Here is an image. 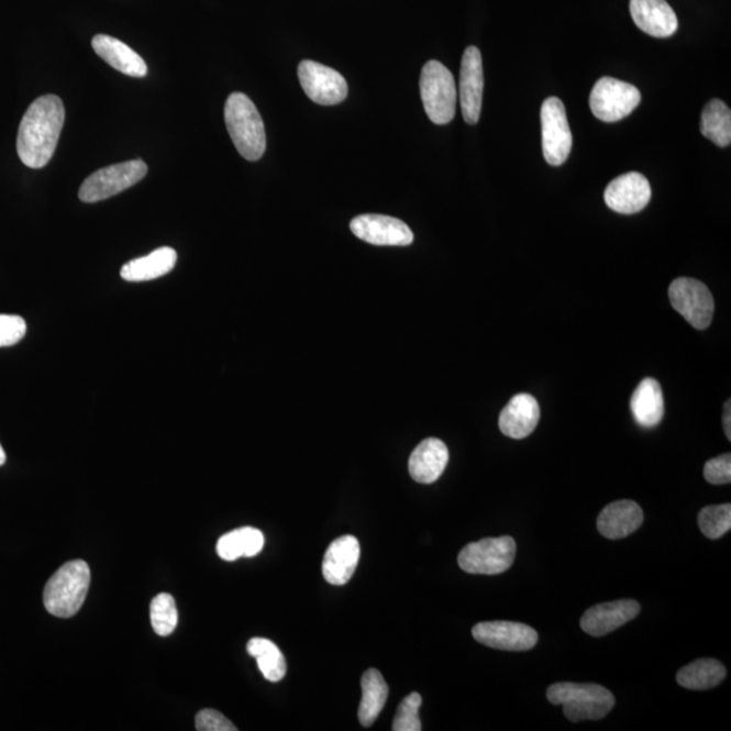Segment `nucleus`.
Wrapping results in <instances>:
<instances>
[{"instance_id": "nucleus-1", "label": "nucleus", "mask_w": 731, "mask_h": 731, "mask_svg": "<svg viewBox=\"0 0 731 731\" xmlns=\"http://www.w3.org/2000/svg\"><path fill=\"white\" fill-rule=\"evenodd\" d=\"M66 120V109L57 96L36 99L23 114L16 137V152L23 165L43 168L55 155L58 139Z\"/></svg>"}, {"instance_id": "nucleus-2", "label": "nucleus", "mask_w": 731, "mask_h": 731, "mask_svg": "<svg viewBox=\"0 0 731 731\" xmlns=\"http://www.w3.org/2000/svg\"><path fill=\"white\" fill-rule=\"evenodd\" d=\"M225 124L239 154L257 162L266 152V129L255 103L243 92H233L225 103Z\"/></svg>"}, {"instance_id": "nucleus-3", "label": "nucleus", "mask_w": 731, "mask_h": 731, "mask_svg": "<svg viewBox=\"0 0 731 731\" xmlns=\"http://www.w3.org/2000/svg\"><path fill=\"white\" fill-rule=\"evenodd\" d=\"M91 572L81 560L69 561L46 583L44 605L57 618H71L84 606L89 592Z\"/></svg>"}, {"instance_id": "nucleus-4", "label": "nucleus", "mask_w": 731, "mask_h": 731, "mask_svg": "<svg viewBox=\"0 0 731 731\" xmlns=\"http://www.w3.org/2000/svg\"><path fill=\"white\" fill-rule=\"evenodd\" d=\"M553 706H563L565 717L572 722L598 721L616 706V698L599 684L557 683L547 689Z\"/></svg>"}, {"instance_id": "nucleus-5", "label": "nucleus", "mask_w": 731, "mask_h": 731, "mask_svg": "<svg viewBox=\"0 0 731 731\" xmlns=\"http://www.w3.org/2000/svg\"><path fill=\"white\" fill-rule=\"evenodd\" d=\"M420 93L429 119L436 125L452 122L457 110L458 91L454 76L442 63L430 60L420 76Z\"/></svg>"}, {"instance_id": "nucleus-6", "label": "nucleus", "mask_w": 731, "mask_h": 731, "mask_svg": "<svg viewBox=\"0 0 731 731\" xmlns=\"http://www.w3.org/2000/svg\"><path fill=\"white\" fill-rule=\"evenodd\" d=\"M517 557V542L512 536L485 538L469 543L458 555L462 571L470 575H501Z\"/></svg>"}, {"instance_id": "nucleus-7", "label": "nucleus", "mask_w": 731, "mask_h": 731, "mask_svg": "<svg viewBox=\"0 0 731 731\" xmlns=\"http://www.w3.org/2000/svg\"><path fill=\"white\" fill-rule=\"evenodd\" d=\"M146 174H148V166L140 159L98 169L80 186V201L96 203L108 200L139 184Z\"/></svg>"}, {"instance_id": "nucleus-8", "label": "nucleus", "mask_w": 731, "mask_h": 731, "mask_svg": "<svg viewBox=\"0 0 731 731\" xmlns=\"http://www.w3.org/2000/svg\"><path fill=\"white\" fill-rule=\"evenodd\" d=\"M641 103V92L635 86L613 78L596 81L589 97V107L596 119L617 122L633 113Z\"/></svg>"}, {"instance_id": "nucleus-9", "label": "nucleus", "mask_w": 731, "mask_h": 731, "mask_svg": "<svg viewBox=\"0 0 731 731\" xmlns=\"http://www.w3.org/2000/svg\"><path fill=\"white\" fill-rule=\"evenodd\" d=\"M543 156L550 166L564 165L571 155L573 137L566 110L560 98L550 97L542 104Z\"/></svg>"}, {"instance_id": "nucleus-10", "label": "nucleus", "mask_w": 731, "mask_h": 731, "mask_svg": "<svg viewBox=\"0 0 731 731\" xmlns=\"http://www.w3.org/2000/svg\"><path fill=\"white\" fill-rule=\"evenodd\" d=\"M669 300L684 319L696 330L709 329L713 309L711 291L704 283L694 278H677L669 286Z\"/></svg>"}, {"instance_id": "nucleus-11", "label": "nucleus", "mask_w": 731, "mask_h": 731, "mask_svg": "<svg viewBox=\"0 0 731 731\" xmlns=\"http://www.w3.org/2000/svg\"><path fill=\"white\" fill-rule=\"evenodd\" d=\"M298 79L309 99L323 107H333L347 98L348 86L341 74L323 64L303 60L298 66Z\"/></svg>"}, {"instance_id": "nucleus-12", "label": "nucleus", "mask_w": 731, "mask_h": 731, "mask_svg": "<svg viewBox=\"0 0 731 731\" xmlns=\"http://www.w3.org/2000/svg\"><path fill=\"white\" fill-rule=\"evenodd\" d=\"M483 645L507 652H528L538 643V633L528 624L495 621L481 622L472 630Z\"/></svg>"}, {"instance_id": "nucleus-13", "label": "nucleus", "mask_w": 731, "mask_h": 731, "mask_svg": "<svg viewBox=\"0 0 731 731\" xmlns=\"http://www.w3.org/2000/svg\"><path fill=\"white\" fill-rule=\"evenodd\" d=\"M484 96V68L481 52L477 46H467L462 56L459 75V99L462 114L469 125H476L481 114Z\"/></svg>"}, {"instance_id": "nucleus-14", "label": "nucleus", "mask_w": 731, "mask_h": 731, "mask_svg": "<svg viewBox=\"0 0 731 731\" xmlns=\"http://www.w3.org/2000/svg\"><path fill=\"white\" fill-rule=\"evenodd\" d=\"M351 232L373 245H406L413 243V233L406 222L383 214H362L351 221Z\"/></svg>"}, {"instance_id": "nucleus-15", "label": "nucleus", "mask_w": 731, "mask_h": 731, "mask_svg": "<svg viewBox=\"0 0 731 731\" xmlns=\"http://www.w3.org/2000/svg\"><path fill=\"white\" fill-rule=\"evenodd\" d=\"M652 198V187L640 173L621 175L607 186L605 201L613 212L635 214L647 207Z\"/></svg>"}, {"instance_id": "nucleus-16", "label": "nucleus", "mask_w": 731, "mask_h": 731, "mask_svg": "<svg viewBox=\"0 0 731 731\" xmlns=\"http://www.w3.org/2000/svg\"><path fill=\"white\" fill-rule=\"evenodd\" d=\"M641 606L635 600H617L590 607L582 618L584 633L603 636L640 616Z\"/></svg>"}, {"instance_id": "nucleus-17", "label": "nucleus", "mask_w": 731, "mask_h": 731, "mask_svg": "<svg viewBox=\"0 0 731 731\" xmlns=\"http://www.w3.org/2000/svg\"><path fill=\"white\" fill-rule=\"evenodd\" d=\"M630 13L636 27L649 36L666 38L677 31V16L666 0H630Z\"/></svg>"}, {"instance_id": "nucleus-18", "label": "nucleus", "mask_w": 731, "mask_h": 731, "mask_svg": "<svg viewBox=\"0 0 731 731\" xmlns=\"http://www.w3.org/2000/svg\"><path fill=\"white\" fill-rule=\"evenodd\" d=\"M541 419L540 403L528 394L512 397L502 409L499 427L502 434L512 439H524L535 431Z\"/></svg>"}, {"instance_id": "nucleus-19", "label": "nucleus", "mask_w": 731, "mask_h": 731, "mask_svg": "<svg viewBox=\"0 0 731 731\" xmlns=\"http://www.w3.org/2000/svg\"><path fill=\"white\" fill-rule=\"evenodd\" d=\"M361 546L353 535L333 541L323 560V576L326 583L344 585L353 577L359 563Z\"/></svg>"}, {"instance_id": "nucleus-20", "label": "nucleus", "mask_w": 731, "mask_h": 731, "mask_svg": "<svg viewBox=\"0 0 731 731\" xmlns=\"http://www.w3.org/2000/svg\"><path fill=\"white\" fill-rule=\"evenodd\" d=\"M448 464V448L441 439L429 438L413 450L408 462L409 475L420 484H432Z\"/></svg>"}, {"instance_id": "nucleus-21", "label": "nucleus", "mask_w": 731, "mask_h": 731, "mask_svg": "<svg viewBox=\"0 0 731 731\" xmlns=\"http://www.w3.org/2000/svg\"><path fill=\"white\" fill-rule=\"evenodd\" d=\"M643 523V512L635 501L619 500L608 505L598 518L600 534L617 541L633 534Z\"/></svg>"}, {"instance_id": "nucleus-22", "label": "nucleus", "mask_w": 731, "mask_h": 731, "mask_svg": "<svg viewBox=\"0 0 731 731\" xmlns=\"http://www.w3.org/2000/svg\"><path fill=\"white\" fill-rule=\"evenodd\" d=\"M92 49L107 62L110 67L132 78H144L148 74L143 57L136 54L131 46L107 34H97L91 41Z\"/></svg>"}, {"instance_id": "nucleus-23", "label": "nucleus", "mask_w": 731, "mask_h": 731, "mask_svg": "<svg viewBox=\"0 0 731 731\" xmlns=\"http://www.w3.org/2000/svg\"><path fill=\"white\" fill-rule=\"evenodd\" d=\"M177 251L162 247L149 255L137 257L121 268V277L128 283H145V280L165 277L177 265Z\"/></svg>"}, {"instance_id": "nucleus-24", "label": "nucleus", "mask_w": 731, "mask_h": 731, "mask_svg": "<svg viewBox=\"0 0 731 731\" xmlns=\"http://www.w3.org/2000/svg\"><path fill=\"white\" fill-rule=\"evenodd\" d=\"M630 407L636 423L645 429L660 424L664 418V396L658 381L653 378L643 379L631 397Z\"/></svg>"}, {"instance_id": "nucleus-25", "label": "nucleus", "mask_w": 731, "mask_h": 731, "mask_svg": "<svg viewBox=\"0 0 731 731\" xmlns=\"http://www.w3.org/2000/svg\"><path fill=\"white\" fill-rule=\"evenodd\" d=\"M389 687L381 672L368 669L362 676V701L358 710L362 727H372L388 700Z\"/></svg>"}, {"instance_id": "nucleus-26", "label": "nucleus", "mask_w": 731, "mask_h": 731, "mask_svg": "<svg viewBox=\"0 0 731 731\" xmlns=\"http://www.w3.org/2000/svg\"><path fill=\"white\" fill-rule=\"evenodd\" d=\"M724 677H727V668L721 661L700 658L678 671L676 678L683 688L706 691V689L718 687Z\"/></svg>"}, {"instance_id": "nucleus-27", "label": "nucleus", "mask_w": 731, "mask_h": 731, "mask_svg": "<svg viewBox=\"0 0 731 731\" xmlns=\"http://www.w3.org/2000/svg\"><path fill=\"white\" fill-rule=\"evenodd\" d=\"M265 546V536L254 528H242L228 532L218 542L219 557L236 561L240 557H255Z\"/></svg>"}, {"instance_id": "nucleus-28", "label": "nucleus", "mask_w": 731, "mask_h": 731, "mask_svg": "<svg viewBox=\"0 0 731 731\" xmlns=\"http://www.w3.org/2000/svg\"><path fill=\"white\" fill-rule=\"evenodd\" d=\"M700 132L713 144L729 146L731 143V111L727 103L712 99L701 113Z\"/></svg>"}, {"instance_id": "nucleus-29", "label": "nucleus", "mask_w": 731, "mask_h": 731, "mask_svg": "<svg viewBox=\"0 0 731 731\" xmlns=\"http://www.w3.org/2000/svg\"><path fill=\"white\" fill-rule=\"evenodd\" d=\"M247 652L256 658L257 666L266 680L278 683L283 680L288 671L284 654L274 642L266 639H253L248 642Z\"/></svg>"}, {"instance_id": "nucleus-30", "label": "nucleus", "mask_w": 731, "mask_h": 731, "mask_svg": "<svg viewBox=\"0 0 731 731\" xmlns=\"http://www.w3.org/2000/svg\"><path fill=\"white\" fill-rule=\"evenodd\" d=\"M178 621V608L173 596L169 594L155 596L151 603V623L155 633L160 636L173 634Z\"/></svg>"}, {"instance_id": "nucleus-31", "label": "nucleus", "mask_w": 731, "mask_h": 731, "mask_svg": "<svg viewBox=\"0 0 731 731\" xmlns=\"http://www.w3.org/2000/svg\"><path fill=\"white\" fill-rule=\"evenodd\" d=\"M700 531L709 540H719L731 529V506H710L704 508L698 517Z\"/></svg>"}, {"instance_id": "nucleus-32", "label": "nucleus", "mask_w": 731, "mask_h": 731, "mask_svg": "<svg viewBox=\"0 0 731 731\" xmlns=\"http://www.w3.org/2000/svg\"><path fill=\"white\" fill-rule=\"evenodd\" d=\"M420 694L412 693L403 698L400 704L399 710H397L394 729L395 731H420L421 722L419 718V710L421 706Z\"/></svg>"}, {"instance_id": "nucleus-33", "label": "nucleus", "mask_w": 731, "mask_h": 731, "mask_svg": "<svg viewBox=\"0 0 731 731\" xmlns=\"http://www.w3.org/2000/svg\"><path fill=\"white\" fill-rule=\"evenodd\" d=\"M26 321L20 315L0 314V347L20 343L26 335Z\"/></svg>"}, {"instance_id": "nucleus-34", "label": "nucleus", "mask_w": 731, "mask_h": 731, "mask_svg": "<svg viewBox=\"0 0 731 731\" xmlns=\"http://www.w3.org/2000/svg\"><path fill=\"white\" fill-rule=\"evenodd\" d=\"M705 478L712 485H727L731 481V455L723 454L705 465Z\"/></svg>"}, {"instance_id": "nucleus-35", "label": "nucleus", "mask_w": 731, "mask_h": 731, "mask_svg": "<svg viewBox=\"0 0 731 731\" xmlns=\"http://www.w3.org/2000/svg\"><path fill=\"white\" fill-rule=\"evenodd\" d=\"M196 729L198 731H236L237 728L230 719L215 710H202L197 713Z\"/></svg>"}, {"instance_id": "nucleus-36", "label": "nucleus", "mask_w": 731, "mask_h": 731, "mask_svg": "<svg viewBox=\"0 0 731 731\" xmlns=\"http://www.w3.org/2000/svg\"><path fill=\"white\" fill-rule=\"evenodd\" d=\"M730 414H731V409H730V400L724 403V411H723V430L724 434H727L729 441L731 439V423H730Z\"/></svg>"}, {"instance_id": "nucleus-37", "label": "nucleus", "mask_w": 731, "mask_h": 731, "mask_svg": "<svg viewBox=\"0 0 731 731\" xmlns=\"http://www.w3.org/2000/svg\"><path fill=\"white\" fill-rule=\"evenodd\" d=\"M5 462V453L2 447V444H0V466L4 465Z\"/></svg>"}]
</instances>
